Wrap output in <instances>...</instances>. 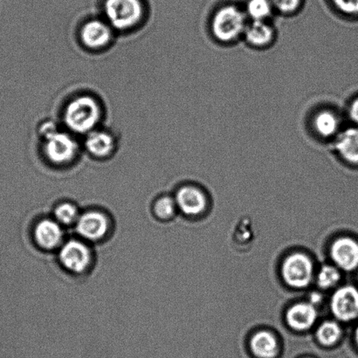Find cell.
I'll use <instances>...</instances> for the list:
<instances>
[{"mask_svg":"<svg viewBox=\"0 0 358 358\" xmlns=\"http://www.w3.org/2000/svg\"><path fill=\"white\" fill-rule=\"evenodd\" d=\"M55 216L59 224L69 226L77 222L79 217L78 210L72 203H63L56 207Z\"/></svg>","mask_w":358,"mask_h":358,"instance_id":"21","label":"cell"},{"mask_svg":"<svg viewBox=\"0 0 358 358\" xmlns=\"http://www.w3.org/2000/svg\"><path fill=\"white\" fill-rule=\"evenodd\" d=\"M250 349L256 358H276L280 353L275 336L268 331L256 333L251 339Z\"/></svg>","mask_w":358,"mask_h":358,"instance_id":"18","label":"cell"},{"mask_svg":"<svg viewBox=\"0 0 358 358\" xmlns=\"http://www.w3.org/2000/svg\"><path fill=\"white\" fill-rule=\"evenodd\" d=\"M248 17L244 10L235 5H224L213 13L210 23V34L221 44H231L243 38Z\"/></svg>","mask_w":358,"mask_h":358,"instance_id":"2","label":"cell"},{"mask_svg":"<svg viewBox=\"0 0 358 358\" xmlns=\"http://www.w3.org/2000/svg\"><path fill=\"white\" fill-rule=\"evenodd\" d=\"M340 279L338 269L331 266H325L318 275V284L322 289H329L334 286Z\"/></svg>","mask_w":358,"mask_h":358,"instance_id":"23","label":"cell"},{"mask_svg":"<svg viewBox=\"0 0 358 358\" xmlns=\"http://www.w3.org/2000/svg\"><path fill=\"white\" fill-rule=\"evenodd\" d=\"M282 275L289 286L303 289L310 283L313 275V265L306 255L294 254L284 262Z\"/></svg>","mask_w":358,"mask_h":358,"instance_id":"6","label":"cell"},{"mask_svg":"<svg viewBox=\"0 0 358 358\" xmlns=\"http://www.w3.org/2000/svg\"><path fill=\"white\" fill-rule=\"evenodd\" d=\"M317 336L321 345L326 347L333 346L341 338V328L335 322H325L319 327Z\"/></svg>","mask_w":358,"mask_h":358,"instance_id":"20","label":"cell"},{"mask_svg":"<svg viewBox=\"0 0 358 358\" xmlns=\"http://www.w3.org/2000/svg\"><path fill=\"white\" fill-rule=\"evenodd\" d=\"M175 208H176V202L170 196H164L157 200L154 210L160 219L167 220L173 216Z\"/></svg>","mask_w":358,"mask_h":358,"instance_id":"22","label":"cell"},{"mask_svg":"<svg viewBox=\"0 0 358 358\" xmlns=\"http://www.w3.org/2000/svg\"><path fill=\"white\" fill-rule=\"evenodd\" d=\"M35 241L41 248L52 250L59 247L63 240V231L57 221L44 220L35 227Z\"/></svg>","mask_w":358,"mask_h":358,"instance_id":"15","label":"cell"},{"mask_svg":"<svg viewBox=\"0 0 358 358\" xmlns=\"http://www.w3.org/2000/svg\"><path fill=\"white\" fill-rule=\"evenodd\" d=\"M108 220L103 213L90 210L79 216L76 230L86 240L96 241L103 238L108 233Z\"/></svg>","mask_w":358,"mask_h":358,"instance_id":"10","label":"cell"},{"mask_svg":"<svg viewBox=\"0 0 358 358\" xmlns=\"http://www.w3.org/2000/svg\"><path fill=\"white\" fill-rule=\"evenodd\" d=\"M243 10L252 21H269L275 12L271 0H247Z\"/></svg>","mask_w":358,"mask_h":358,"instance_id":"19","label":"cell"},{"mask_svg":"<svg viewBox=\"0 0 358 358\" xmlns=\"http://www.w3.org/2000/svg\"><path fill=\"white\" fill-rule=\"evenodd\" d=\"M59 262L69 271L80 273L89 268L92 255L87 245L78 241H69L62 245L59 255Z\"/></svg>","mask_w":358,"mask_h":358,"instance_id":"7","label":"cell"},{"mask_svg":"<svg viewBox=\"0 0 358 358\" xmlns=\"http://www.w3.org/2000/svg\"><path fill=\"white\" fill-rule=\"evenodd\" d=\"M334 147L345 162L358 164V127L342 129L334 139Z\"/></svg>","mask_w":358,"mask_h":358,"instance_id":"14","label":"cell"},{"mask_svg":"<svg viewBox=\"0 0 358 358\" xmlns=\"http://www.w3.org/2000/svg\"><path fill=\"white\" fill-rule=\"evenodd\" d=\"M103 117V105L96 96L83 94L73 97L62 112L66 131L73 135L86 136L99 128Z\"/></svg>","mask_w":358,"mask_h":358,"instance_id":"1","label":"cell"},{"mask_svg":"<svg viewBox=\"0 0 358 358\" xmlns=\"http://www.w3.org/2000/svg\"><path fill=\"white\" fill-rule=\"evenodd\" d=\"M142 0H105L104 20L117 31H129L138 27L145 17Z\"/></svg>","mask_w":358,"mask_h":358,"instance_id":"3","label":"cell"},{"mask_svg":"<svg viewBox=\"0 0 358 358\" xmlns=\"http://www.w3.org/2000/svg\"><path fill=\"white\" fill-rule=\"evenodd\" d=\"M355 341H356L357 346V348H358V326H357V331H356V333H355Z\"/></svg>","mask_w":358,"mask_h":358,"instance_id":"28","label":"cell"},{"mask_svg":"<svg viewBox=\"0 0 358 358\" xmlns=\"http://www.w3.org/2000/svg\"><path fill=\"white\" fill-rule=\"evenodd\" d=\"M84 136V149L94 159H108L117 150V139L112 132L107 129L97 128Z\"/></svg>","mask_w":358,"mask_h":358,"instance_id":"8","label":"cell"},{"mask_svg":"<svg viewBox=\"0 0 358 358\" xmlns=\"http://www.w3.org/2000/svg\"><path fill=\"white\" fill-rule=\"evenodd\" d=\"M317 313L313 305L299 303L291 308L287 314V324L296 331L310 329L317 320Z\"/></svg>","mask_w":358,"mask_h":358,"instance_id":"17","label":"cell"},{"mask_svg":"<svg viewBox=\"0 0 358 358\" xmlns=\"http://www.w3.org/2000/svg\"><path fill=\"white\" fill-rule=\"evenodd\" d=\"M271 2L275 12L289 16L301 9L303 0H271Z\"/></svg>","mask_w":358,"mask_h":358,"instance_id":"24","label":"cell"},{"mask_svg":"<svg viewBox=\"0 0 358 358\" xmlns=\"http://www.w3.org/2000/svg\"><path fill=\"white\" fill-rule=\"evenodd\" d=\"M349 115L352 121L358 127V97L352 101L349 106Z\"/></svg>","mask_w":358,"mask_h":358,"instance_id":"26","label":"cell"},{"mask_svg":"<svg viewBox=\"0 0 358 358\" xmlns=\"http://www.w3.org/2000/svg\"><path fill=\"white\" fill-rule=\"evenodd\" d=\"M311 124L315 135L324 140L335 139L342 131L338 114L329 108H322L315 112Z\"/></svg>","mask_w":358,"mask_h":358,"instance_id":"13","label":"cell"},{"mask_svg":"<svg viewBox=\"0 0 358 358\" xmlns=\"http://www.w3.org/2000/svg\"><path fill=\"white\" fill-rule=\"evenodd\" d=\"M331 310L340 321L355 320L358 317V289L346 286L336 291L332 297Z\"/></svg>","mask_w":358,"mask_h":358,"instance_id":"9","label":"cell"},{"mask_svg":"<svg viewBox=\"0 0 358 358\" xmlns=\"http://www.w3.org/2000/svg\"><path fill=\"white\" fill-rule=\"evenodd\" d=\"M177 206L187 215H198L206 207V198L200 189L193 186H184L176 195Z\"/></svg>","mask_w":358,"mask_h":358,"instance_id":"16","label":"cell"},{"mask_svg":"<svg viewBox=\"0 0 358 358\" xmlns=\"http://www.w3.org/2000/svg\"><path fill=\"white\" fill-rule=\"evenodd\" d=\"M338 12L345 15H358V0H331Z\"/></svg>","mask_w":358,"mask_h":358,"instance_id":"25","label":"cell"},{"mask_svg":"<svg viewBox=\"0 0 358 358\" xmlns=\"http://www.w3.org/2000/svg\"><path fill=\"white\" fill-rule=\"evenodd\" d=\"M320 294H313V296H312V301H313V303H319V301H320Z\"/></svg>","mask_w":358,"mask_h":358,"instance_id":"27","label":"cell"},{"mask_svg":"<svg viewBox=\"0 0 358 358\" xmlns=\"http://www.w3.org/2000/svg\"><path fill=\"white\" fill-rule=\"evenodd\" d=\"M115 33V31L104 19H91L80 27L79 38L87 50L100 52L110 47Z\"/></svg>","mask_w":358,"mask_h":358,"instance_id":"5","label":"cell"},{"mask_svg":"<svg viewBox=\"0 0 358 358\" xmlns=\"http://www.w3.org/2000/svg\"><path fill=\"white\" fill-rule=\"evenodd\" d=\"M42 154L49 163L57 166H68L77 159L80 146L76 135L61 128L41 139Z\"/></svg>","mask_w":358,"mask_h":358,"instance_id":"4","label":"cell"},{"mask_svg":"<svg viewBox=\"0 0 358 358\" xmlns=\"http://www.w3.org/2000/svg\"><path fill=\"white\" fill-rule=\"evenodd\" d=\"M305 358H310V357H305Z\"/></svg>","mask_w":358,"mask_h":358,"instance_id":"29","label":"cell"},{"mask_svg":"<svg viewBox=\"0 0 358 358\" xmlns=\"http://www.w3.org/2000/svg\"><path fill=\"white\" fill-rule=\"evenodd\" d=\"M276 36V29L269 21L249 20L243 35L248 45L255 49L271 47Z\"/></svg>","mask_w":358,"mask_h":358,"instance_id":"11","label":"cell"},{"mask_svg":"<svg viewBox=\"0 0 358 358\" xmlns=\"http://www.w3.org/2000/svg\"><path fill=\"white\" fill-rule=\"evenodd\" d=\"M331 257L336 264L345 271L358 268V243L353 238H341L331 248Z\"/></svg>","mask_w":358,"mask_h":358,"instance_id":"12","label":"cell"}]
</instances>
